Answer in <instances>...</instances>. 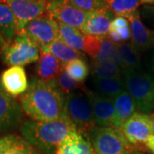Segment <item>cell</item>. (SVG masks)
Returning <instances> with one entry per match:
<instances>
[{
  "label": "cell",
  "instance_id": "6da1fadb",
  "mask_svg": "<svg viewBox=\"0 0 154 154\" xmlns=\"http://www.w3.org/2000/svg\"><path fill=\"white\" fill-rule=\"evenodd\" d=\"M20 101L22 110L33 121H54L67 116L65 97L57 88V81L47 82L32 78Z\"/></svg>",
  "mask_w": 154,
  "mask_h": 154
},
{
  "label": "cell",
  "instance_id": "7a4b0ae2",
  "mask_svg": "<svg viewBox=\"0 0 154 154\" xmlns=\"http://www.w3.org/2000/svg\"><path fill=\"white\" fill-rule=\"evenodd\" d=\"M24 139L44 154H55L57 147L76 128L65 116L49 122L26 121L21 125Z\"/></svg>",
  "mask_w": 154,
  "mask_h": 154
},
{
  "label": "cell",
  "instance_id": "3957f363",
  "mask_svg": "<svg viewBox=\"0 0 154 154\" xmlns=\"http://www.w3.org/2000/svg\"><path fill=\"white\" fill-rule=\"evenodd\" d=\"M88 140L98 154H133L138 151L116 128L95 126L88 133Z\"/></svg>",
  "mask_w": 154,
  "mask_h": 154
},
{
  "label": "cell",
  "instance_id": "277c9868",
  "mask_svg": "<svg viewBox=\"0 0 154 154\" xmlns=\"http://www.w3.org/2000/svg\"><path fill=\"white\" fill-rule=\"evenodd\" d=\"M126 91L134 99L136 109L147 114L154 110V76L140 71H126L122 74Z\"/></svg>",
  "mask_w": 154,
  "mask_h": 154
},
{
  "label": "cell",
  "instance_id": "5b68a950",
  "mask_svg": "<svg viewBox=\"0 0 154 154\" xmlns=\"http://www.w3.org/2000/svg\"><path fill=\"white\" fill-rule=\"evenodd\" d=\"M87 91L73 92L65 97L67 116L83 136H88L91 129L97 126Z\"/></svg>",
  "mask_w": 154,
  "mask_h": 154
},
{
  "label": "cell",
  "instance_id": "8992f818",
  "mask_svg": "<svg viewBox=\"0 0 154 154\" xmlns=\"http://www.w3.org/2000/svg\"><path fill=\"white\" fill-rule=\"evenodd\" d=\"M3 51V60L8 66H25L38 60L40 49L24 33H18Z\"/></svg>",
  "mask_w": 154,
  "mask_h": 154
},
{
  "label": "cell",
  "instance_id": "52a82bcc",
  "mask_svg": "<svg viewBox=\"0 0 154 154\" xmlns=\"http://www.w3.org/2000/svg\"><path fill=\"white\" fill-rule=\"evenodd\" d=\"M19 33L27 35L38 45L39 49L60 39L57 22L48 14L29 22Z\"/></svg>",
  "mask_w": 154,
  "mask_h": 154
},
{
  "label": "cell",
  "instance_id": "ba28073f",
  "mask_svg": "<svg viewBox=\"0 0 154 154\" xmlns=\"http://www.w3.org/2000/svg\"><path fill=\"white\" fill-rule=\"evenodd\" d=\"M128 141L135 148L142 149L148 139L152 135V121L150 115L135 112L120 128Z\"/></svg>",
  "mask_w": 154,
  "mask_h": 154
},
{
  "label": "cell",
  "instance_id": "9c48e42d",
  "mask_svg": "<svg viewBox=\"0 0 154 154\" xmlns=\"http://www.w3.org/2000/svg\"><path fill=\"white\" fill-rule=\"evenodd\" d=\"M48 15L54 21L82 31L88 12L80 10L70 0H51L47 7Z\"/></svg>",
  "mask_w": 154,
  "mask_h": 154
},
{
  "label": "cell",
  "instance_id": "30bf717a",
  "mask_svg": "<svg viewBox=\"0 0 154 154\" xmlns=\"http://www.w3.org/2000/svg\"><path fill=\"white\" fill-rule=\"evenodd\" d=\"M48 3L47 0H6L5 2L17 18L19 32L29 22L47 15Z\"/></svg>",
  "mask_w": 154,
  "mask_h": 154
},
{
  "label": "cell",
  "instance_id": "8fae6325",
  "mask_svg": "<svg viewBox=\"0 0 154 154\" xmlns=\"http://www.w3.org/2000/svg\"><path fill=\"white\" fill-rule=\"evenodd\" d=\"M93 108L96 125L117 128L116 110L113 99L92 91H87Z\"/></svg>",
  "mask_w": 154,
  "mask_h": 154
},
{
  "label": "cell",
  "instance_id": "7c38bea8",
  "mask_svg": "<svg viewBox=\"0 0 154 154\" xmlns=\"http://www.w3.org/2000/svg\"><path fill=\"white\" fill-rule=\"evenodd\" d=\"M21 118V106L15 98L4 89L0 82V133L17 126Z\"/></svg>",
  "mask_w": 154,
  "mask_h": 154
},
{
  "label": "cell",
  "instance_id": "4fadbf2b",
  "mask_svg": "<svg viewBox=\"0 0 154 154\" xmlns=\"http://www.w3.org/2000/svg\"><path fill=\"white\" fill-rule=\"evenodd\" d=\"M115 17L105 9L88 12L82 32L85 35L106 38L110 31V22Z\"/></svg>",
  "mask_w": 154,
  "mask_h": 154
},
{
  "label": "cell",
  "instance_id": "5bb4252c",
  "mask_svg": "<svg viewBox=\"0 0 154 154\" xmlns=\"http://www.w3.org/2000/svg\"><path fill=\"white\" fill-rule=\"evenodd\" d=\"M129 22L131 40L134 47L141 55L147 51L151 46L152 31H150L141 21L139 11H135L126 17Z\"/></svg>",
  "mask_w": 154,
  "mask_h": 154
},
{
  "label": "cell",
  "instance_id": "9a60e30c",
  "mask_svg": "<svg viewBox=\"0 0 154 154\" xmlns=\"http://www.w3.org/2000/svg\"><path fill=\"white\" fill-rule=\"evenodd\" d=\"M0 82L6 92L14 98L24 94L29 85L25 69L22 66L10 67L3 72Z\"/></svg>",
  "mask_w": 154,
  "mask_h": 154
},
{
  "label": "cell",
  "instance_id": "2e32d148",
  "mask_svg": "<svg viewBox=\"0 0 154 154\" xmlns=\"http://www.w3.org/2000/svg\"><path fill=\"white\" fill-rule=\"evenodd\" d=\"M19 33V26L11 8L5 3H0V46L6 47Z\"/></svg>",
  "mask_w": 154,
  "mask_h": 154
},
{
  "label": "cell",
  "instance_id": "e0dca14e",
  "mask_svg": "<svg viewBox=\"0 0 154 154\" xmlns=\"http://www.w3.org/2000/svg\"><path fill=\"white\" fill-rule=\"evenodd\" d=\"M63 66L54 56L40 51V56L36 66V74L38 79L45 82H55L63 70Z\"/></svg>",
  "mask_w": 154,
  "mask_h": 154
},
{
  "label": "cell",
  "instance_id": "ac0fdd59",
  "mask_svg": "<svg viewBox=\"0 0 154 154\" xmlns=\"http://www.w3.org/2000/svg\"><path fill=\"white\" fill-rule=\"evenodd\" d=\"M93 150L89 140L75 130L59 145L55 154H92Z\"/></svg>",
  "mask_w": 154,
  "mask_h": 154
},
{
  "label": "cell",
  "instance_id": "d6986e66",
  "mask_svg": "<svg viewBox=\"0 0 154 154\" xmlns=\"http://www.w3.org/2000/svg\"><path fill=\"white\" fill-rule=\"evenodd\" d=\"M118 55L121 61L122 74L126 71H140L142 64L140 54L134 47L130 41L116 44Z\"/></svg>",
  "mask_w": 154,
  "mask_h": 154
},
{
  "label": "cell",
  "instance_id": "ffe728a7",
  "mask_svg": "<svg viewBox=\"0 0 154 154\" xmlns=\"http://www.w3.org/2000/svg\"><path fill=\"white\" fill-rule=\"evenodd\" d=\"M113 101L115 106L117 128L120 129L122 125L135 113L136 105L126 89L115 97Z\"/></svg>",
  "mask_w": 154,
  "mask_h": 154
},
{
  "label": "cell",
  "instance_id": "44dd1931",
  "mask_svg": "<svg viewBox=\"0 0 154 154\" xmlns=\"http://www.w3.org/2000/svg\"><path fill=\"white\" fill-rule=\"evenodd\" d=\"M41 51L48 52L57 57L64 65L69 62L75 59H84L85 56L80 51L72 49L60 39H57L51 44L40 49Z\"/></svg>",
  "mask_w": 154,
  "mask_h": 154
},
{
  "label": "cell",
  "instance_id": "7402d4cb",
  "mask_svg": "<svg viewBox=\"0 0 154 154\" xmlns=\"http://www.w3.org/2000/svg\"><path fill=\"white\" fill-rule=\"evenodd\" d=\"M93 86L95 93L114 99L123 90H125L123 77L113 79H94Z\"/></svg>",
  "mask_w": 154,
  "mask_h": 154
},
{
  "label": "cell",
  "instance_id": "603a6c76",
  "mask_svg": "<svg viewBox=\"0 0 154 154\" xmlns=\"http://www.w3.org/2000/svg\"><path fill=\"white\" fill-rule=\"evenodd\" d=\"M59 38L72 49L83 51L85 43V34L79 29L57 22Z\"/></svg>",
  "mask_w": 154,
  "mask_h": 154
},
{
  "label": "cell",
  "instance_id": "cb8c5ba5",
  "mask_svg": "<svg viewBox=\"0 0 154 154\" xmlns=\"http://www.w3.org/2000/svg\"><path fill=\"white\" fill-rule=\"evenodd\" d=\"M105 9L114 17H127L140 5V0H103Z\"/></svg>",
  "mask_w": 154,
  "mask_h": 154
},
{
  "label": "cell",
  "instance_id": "d4e9b609",
  "mask_svg": "<svg viewBox=\"0 0 154 154\" xmlns=\"http://www.w3.org/2000/svg\"><path fill=\"white\" fill-rule=\"evenodd\" d=\"M91 73L94 79H113L122 77L120 65L109 62H92Z\"/></svg>",
  "mask_w": 154,
  "mask_h": 154
},
{
  "label": "cell",
  "instance_id": "484cf974",
  "mask_svg": "<svg viewBox=\"0 0 154 154\" xmlns=\"http://www.w3.org/2000/svg\"><path fill=\"white\" fill-rule=\"evenodd\" d=\"M93 61L98 63H103V62L114 63L121 66V61L118 55L116 44L111 41L107 37L102 38V43H101L99 54L95 58L93 59Z\"/></svg>",
  "mask_w": 154,
  "mask_h": 154
},
{
  "label": "cell",
  "instance_id": "4316f807",
  "mask_svg": "<svg viewBox=\"0 0 154 154\" xmlns=\"http://www.w3.org/2000/svg\"><path fill=\"white\" fill-rule=\"evenodd\" d=\"M63 70L66 74L77 82L83 83L88 78L89 74V67L84 59H75L64 64Z\"/></svg>",
  "mask_w": 154,
  "mask_h": 154
},
{
  "label": "cell",
  "instance_id": "83f0119b",
  "mask_svg": "<svg viewBox=\"0 0 154 154\" xmlns=\"http://www.w3.org/2000/svg\"><path fill=\"white\" fill-rule=\"evenodd\" d=\"M57 86L58 89L63 94H69L73 92H76L77 90L86 91L83 83L77 82L74 81L66 74V72L63 70L57 79Z\"/></svg>",
  "mask_w": 154,
  "mask_h": 154
},
{
  "label": "cell",
  "instance_id": "f1b7e54d",
  "mask_svg": "<svg viewBox=\"0 0 154 154\" xmlns=\"http://www.w3.org/2000/svg\"><path fill=\"white\" fill-rule=\"evenodd\" d=\"M5 154H40V152L38 149L29 143L26 139L18 136Z\"/></svg>",
  "mask_w": 154,
  "mask_h": 154
},
{
  "label": "cell",
  "instance_id": "f546056e",
  "mask_svg": "<svg viewBox=\"0 0 154 154\" xmlns=\"http://www.w3.org/2000/svg\"><path fill=\"white\" fill-rule=\"evenodd\" d=\"M102 38L95 36L85 35V43H84V49L83 51L87 53L89 57H91L93 59L95 58L99 54Z\"/></svg>",
  "mask_w": 154,
  "mask_h": 154
},
{
  "label": "cell",
  "instance_id": "4dcf8cb0",
  "mask_svg": "<svg viewBox=\"0 0 154 154\" xmlns=\"http://www.w3.org/2000/svg\"><path fill=\"white\" fill-rule=\"evenodd\" d=\"M72 4L85 12L105 9L103 0H70Z\"/></svg>",
  "mask_w": 154,
  "mask_h": 154
},
{
  "label": "cell",
  "instance_id": "1f68e13d",
  "mask_svg": "<svg viewBox=\"0 0 154 154\" xmlns=\"http://www.w3.org/2000/svg\"><path fill=\"white\" fill-rule=\"evenodd\" d=\"M18 136L16 134H9L0 138V154H5L14 142L17 140Z\"/></svg>",
  "mask_w": 154,
  "mask_h": 154
},
{
  "label": "cell",
  "instance_id": "d6a6232c",
  "mask_svg": "<svg viewBox=\"0 0 154 154\" xmlns=\"http://www.w3.org/2000/svg\"><path fill=\"white\" fill-rule=\"evenodd\" d=\"M152 51V57H151V61H150V68L151 69L154 71V31L152 33V41H151V46L150 49Z\"/></svg>",
  "mask_w": 154,
  "mask_h": 154
},
{
  "label": "cell",
  "instance_id": "836d02e7",
  "mask_svg": "<svg viewBox=\"0 0 154 154\" xmlns=\"http://www.w3.org/2000/svg\"><path fill=\"white\" fill-rule=\"evenodd\" d=\"M146 146L154 154V135H152L149 138L148 140L146 143Z\"/></svg>",
  "mask_w": 154,
  "mask_h": 154
},
{
  "label": "cell",
  "instance_id": "e575fe53",
  "mask_svg": "<svg viewBox=\"0 0 154 154\" xmlns=\"http://www.w3.org/2000/svg\"><path fill=\"white\" fill-rule=\"evenodd\" d=\"M144 12L146 16L154 18V6H145L144 7Z\"/></svg>",
  "mask_w": 154,
  "mask_h": 154
},
{
  "label": "cell",
  "instance_id": "d590c367",
  "mask_svg": "<svg viewBox=\"0 0 154 154\" xmlns=\"http://www.w3.org/2000/svg\"><path fill=\"white\" fill-rule=\"evenodd\" d=\"M140 5L148 6H154V0H140Z\"/></svg>",
  "mask_w": 154,
  "mask_h": 154
},
{
  "label": "cell",
  "instance_id": "8d00e7d4",
  "mask_svg": "<svg viewBox=\"0 0 154 154\" xmlns=\"http://www.w3.org/2000/svg\"><path fill=\"white\" fill-rule=\"evenodd\" d=\"M151 121H152V135H154V114L150 115Z\"/></svg>",
  "mask_w": 154,
  "mask_h": 154
},
{
  "label": "cell",
  "instance_id": "74e56055",
  "mask_svg": "<svg viewBox=\"0 0 154 154\" xmlns=\"http://www.w3.org/2000/svg\"><path fill=\"white\" fill-rule=\"evenodd\" d=\"M133 154H143V153H141V152H140L139 151H136L135 152H134V153H133Z\"/></svg>",
  "mask_w": 154,
  "mask_h": 154
},
{
  "label": "cell",
  "instance_id": "f35d334b",
  "mask_svg": "<svg viewBox=\"0 0 154 154\" xmlns=\"http://www.w3.org/2000/svg\"><path fill=\"white\" fill-rule=\"evenodd\" d=\"M6 0H0V3H5Z\"/></svg>",
  "mask_w": 154,
  "mask_h": 154
},
{
  "label": "cell",
  "instance_id": "ab89813d",
  "mask_svg": "<svg viewBox=\"0 0 154 154\" xmlns=\"http://www.w3.org/2000/svg\"><path fill=\"white\" fill-rule=\"evenodd\" d=\"M92 154H98V153H96V152H94V150H93V152H92Z\"/></svg>",
  "mask_w": 154,
  "mask_h": 154
},
{
  "label": "cell",
  "instance_id": "60d3db41",
  "mask_svg": "<svg viewBox=\"0 0 154 154\" xmlns=\"http://www.w3.org/2000/svg\"><path fill=\"white\" fill-rule=\"evenodd\" d=\"M47 1H51V0H47Z\"/></svg>",
  "mask_w": 154,
  "mask_h": 154
}]
</instances>
